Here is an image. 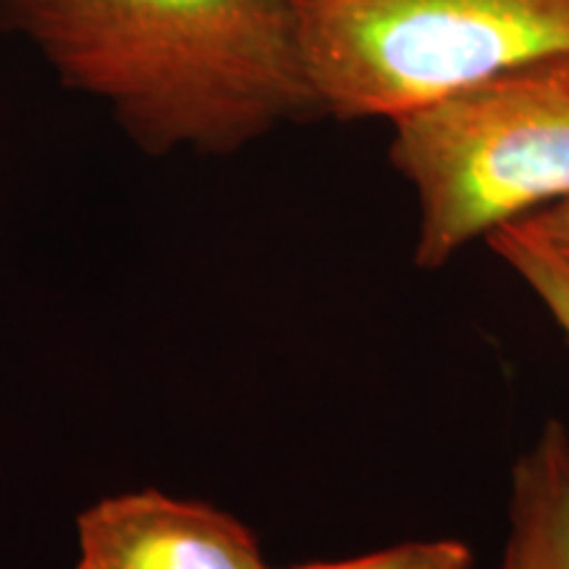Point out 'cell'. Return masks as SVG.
<instances>
[{"label":"cell","mask_w":569,"mask_h":569,"mask_svg":"<svg viewBox=\"0 0 569 569\" xmlns=\"http://www.w3.org/2000/svg\"><path fill=\"white\" fill-rule=\"evenodd\" d=\"M284 569H475V553L459 538H427L403 540L359 557L309 561Z\"/></svg>","instance_id":"52a82bcc"},{"label":"cell","mask_w":569,"mask_h":569,"mask_svg":"<svg viewBox=\"0 0 569 569\" xmlns=\"http://www.w3.org/2000/svg\"><path fill=\"white\" fill-rule=\"evenodd\" d=\"M501 569H569V430L557 419L511 472Z\"/></svg>","instance_id":"5b68a950"},{"label":"cell","mask_w":569,"mask_h":569,"mask_svg":"<svg viewBox=\"0 0 569 569\" xmlns=\"http://www.w3.org/2000/svg\"><path fill=\"white\" fill-rule=\"evenodd\" d=\"M509 224H517L519 230L528 232L530 238H536L540 246H546L569 264V198L546 206L540 211H532Z\"/></svg>","instance_id":"ba28073f"},{"label":"cell","mask_w":569,"mask_h":569,"mask_svg":"<svg viewBox=\"0 0 569 569\" xmlns=\"http://www.w3.org/2000/svg\"><path fill=\"white\" fill-rule=\"evenodd\" d=\"M488 246L493 248L498 259L515 272L543 309L553 317V322L565 332L569 343V264L557 253L540 246L536 238L519 230L517 224H503L488 234Z\"/></svg>","instance_id":"8992f818"},{"label":"cell","mask_w":569,"mask_h":569,"mask_svg":"<svg viewBox=\"0 0 569 569\" xmlns=\"http://www.w3.org/2000/svg\"><path fill=\"white\" fill-rule=\"evenodd\" d=\"M0 30L148 153H234L319 113L290 0H0Z\"/></svg>","instance_id":"6da1fadb"},{"label":"cell","mask_w":569,"mask_h":569,"mask_svg":"<svg viewBox=\"0 0 569 569\" xmlns=\"http://www.w3.org/2000/svg\"><path fill=\"white\" fill-rule=\"evenodd\" d=\"M77 532L74 569H269L238 517L153 488L101 498Z\"/></svg>","instance_id":"277c9868"},{"label":"cell","mask_w":569,"mask_h":569,"mask_svg":"<svg viewBox=\"0 0 569 569\" xmlns=\"http://www.w3.org/2000/svg\"><path fill=\"white\" fill-rule=\"evenodd\" d=\"M390 127V161L417 201L415 261L440 269L569 198V51L498 71Z\"/></svg>","instance_id":"7a4b0ae2"},{"label":"cell","mask_w":569,"mask_h":569,"mask_svg":"<svg viewBox=\"0 0 569 569\" xmlns=\"http://www.w3.org/2000/svg\"><path fill=\"white\" fill-rule=\"evenodd\" d=\"M319 113L393 119L569 51V0H290Z\"/></svg>","instance_id":"3957f363"}]
</instances>
